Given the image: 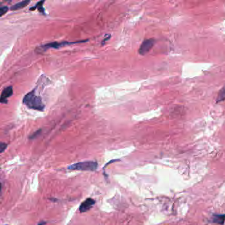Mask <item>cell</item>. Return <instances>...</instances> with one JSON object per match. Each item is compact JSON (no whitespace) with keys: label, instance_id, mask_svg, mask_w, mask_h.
Segmentation results:
<instances>
[{"label":"cell","instance_id":"obj_1","mask_svg":"<svg viewBox=\"0 0 225 225\" xmlns=\"http://www.w3.org/2000/svg\"><path fill=\"white\" fill-rule=\"evenodd\" d=\"M22 102L28 108L36 110L43 111L45 108L41 97L35 94L34 90L25 95Z\"/></svg>","mask_w":225,"mask_h":225},{"label":"cell","instance_id":"obj_5","mask_svg":"<svg viewBox=\"0 0 225 225\" xmlns=\"http://www.w3.org/2000/svg\"><path fill=\"white\" fill-rule=\"evenodd\" d=\"M96 201L95 199L92 198H87L85 201L81 204L79 207V211L81 213H85L89 211L93 205L95 204Z\"/></svg>","mask_w":225,"mask_h":225},{"label":"cell","instance_id":"obj_13","mask_svg":"<svg viewBox=\"0 0 225 225\" xmlns=\"http://www.w3.org/2000/svg\"><path fill=\"white\" fill-rule=\"evenodd\" d=\"M7 144L3 142L1 143V144H0V152L2 153L5 151V149L7 148Z\"/></svg>","mask_w":225,"mask_h":225},{"label":"cell","instance_id":"obj_2","mask_svg":"<svg viewBox=\"0 0 225 225\" xmlns=\"http://www.w3.org/2000/svg\"><path fill=\"white\" fill-rule=\"evenodd\" d=\"M98 168V163L95 161H85L75 163L68 166L70 170L80 171H95Z\"/></svg>","mask_w":225,"mask_h":225},{"label":"cell","instance_id":"obj_8","mask_svg":"<svg viewBox=\"0 0 225 225\" xmlns=\"http://www.w3.org/2000/svg\"><path fill=\"white\" fill-rule=\"evenodd\" d=\"M212 219L213 222L219 224H223L225 221V215H213Z\"/></svg>","mask_w":225,"mask_h":225},{"label":"cell","instance_id":"obj_11","mask_svg":"<svg viewBox=\"0 0 225 225\" xmlns=\"http://www.w3.org/2000/svg\"><path fill=\"white\" fill-rule=\"evenodd\" d=\"M9 10V7L7 6H2L0 7V16L2 17L4 14L6 13Z\"/></svg>","mask_w":225,"mask_h":225},{"label":"cell","instance_id":"obj_3","mask_svg":"<svg viewBox=\"0 0 225 225\" xmlns=\"http://www.w3.org/2000/svg\"><path fill=\"white\" fill-rule=\"evenodd\" d=\"M86 41H88V40H79V41H76V42H67V41H63V42H51V43L42 45L40 46V48H41L42 50H48V49H50V48L57 49V48H60L62 47L66 46H68V45H71V44H77V43H83Z\"/></svg>","mask_w":225,"mask_h":225},{"label":"cell","instance_id":"obj_10","mask_svg":"<svg viewBox=\"0 0 225 225\" xmlns=\"http://www.w3.org/2000/svg\"><path fill=\"white\" fill-rule=\"evenodd\" d=\"M225 100V86L223 89H221L220 92L218 95V97L217 99V102H221V101H224Z\"/></svg>","mask_w":225,"mask_h":225},{"label":"cell","instance_id":"obj_12","mask_svg":"<svg viewBox=\"0 0 225 225\" xmlns=\"http://www.w3.org/2000/svg\"><path fill=\"white\" fill-rule=\"evenodd\" d=\"M40 132H41V130H39L35 131V132L34 133V134H32L29 137V139H34V138L37 137V136L40 134Z\"/></svg>","mask_w":225,"mask_h":225},{"label":"cell","instance_id":"obj_9","mask_svg":"<svg viewBox=\"0 0 225 225\" xmlns=\"http://www.w3.org/2000/svg\"><path fill=\"white\" fill-rule=\"evenodd\" d=\"M44 1L38 2L35 5H34V7H31V8H30V10H31V11H34V9H38V11H40V13H44V7H43V4H44Z\"/></svg>","mask_w":225,"mask_h":225},{"label":"cell","instance_id":"obj_4","mask_svg":"<svg viewBox=\"0 0 225 225\" xmlns=\"http://www.w3.org/2000/svg\"><path fill=\"white\" fill-rule=\"evenodd\" d=\"M154 40L153 38L151 39H147L145 40L142 42L141 45L140 46V48L139 49V53L141 55H145L147 54L149 51L151 50L154 44Z\"/></svg>","mask_w":225,"mask_h":225},{"label":"cell","instance_id":"obj_7","mask_svg":"<svg viewBox=\"0 0 225 225\" xmlns=\"http://www.w3.org/2000/svg\"><path fill=\"white\" fill-rule=\"evenodd\" d=\"M30 1H27V0H25V1H22V2H20L19 3H17L13 5H12L10 7V9L12 10V11H16V10H19V9H22L25 7L27 5H28V4L30 3Z\"/></svg>","mask_w":225,"mask_h":225},{"label":"cell","instance_id":"obj_6","mask_svg":"<svg viewBox=\"0 0 225 225\" xmlns=\"http://www.w3.org/2000/svg\"><path fill=\"white\" fill-rule=\"evenodd\" d=\"M13 94V89L12 86H9L5 88L2 93L0 101L3 104L7 103V99L12 96Z\"/></svg>","mask_w":225,"mask_h":225}]
</instances>
